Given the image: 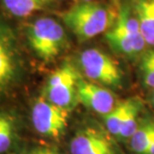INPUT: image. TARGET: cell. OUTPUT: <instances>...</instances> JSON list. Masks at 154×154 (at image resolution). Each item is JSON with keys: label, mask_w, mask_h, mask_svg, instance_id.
I'll list each match as a JSON object with an SVG mask.
<instances>
[{"label": "cell", "mask_w": 154, "mask_h": 154, "mask_svg": "<svg viewBox=\"0 0 154 154\" xmlns=\"http://www.w3.org/2000/svg\"><path fill=\"white\" fill-rule=\"evenodd\" d=\"M116 14L106 4L82 1L61 13V17L79 41H86L108 31L115 22Z\"/></svg>", "instance_id": "cell-1"}, {"label": "cell", "mask_w": 154, "mask_h": 154, "mask_svg": "<svg viewBox=\"0 0 154 154\" xmlns=\"http://www.w3.org/2000/svg\"><path fill=\"white\" fill-rule=\"evenodd\" d=\"M149 100H150V103H151V105L154 107V89L152 90L151 94H150V97H149Z\"/></svg>", "instance_id": "cell-19"}, {"label": "cell", "mask_w": 154, "mask_h": 154, "mask_svg": "<svg viewBox=\"0 0 154 154\" xmlns=\"http://www.w3.org/2000/svg\"><path fill=\"white\" fill-rule=\"evenodd\" d=\"M146 154H154V136L152 138L151 144H150V146H149V148H148V151H147Z\"/></svg>", "instance_id": "cell-18"}, {"label": "cell", "mask_w": 154, "mask_h": 154, "mask_svg": "<svg viewBox=\"0 0 154 154\" xmlns=\"http://www.w3.org/2000/svg\"><path fill=\"white\" fill-rule=\"evenodd\" d=\"M139 70L143 85L154 89V49L143 52Z\"/></svg>", "instance_id": "cell-16"}, {"label": "cell", "mask_w": 154, "mask_h": 154, "mask_svg": "<svg viewBox=\"0 0 154 154\" xmlns=\"http://www.w3.org/2000/svg\"><path fill=\"white\" fill-rule=\"evenodd\" d=\"M69 110L51 103L45 97L36 99L31 110L33 127L39 134L57 139L68 125Z\"/></svg>", "instance_id": "cell-6"}, {"label": "cell", "mask_w": 154, "mask_h": 154, "mask_svg": "<svg viewBox=\"0 0 154 154\" xmlns=\"http://www.w3.org/2000/svg\"><path fill=\"white\" fill-rule=\"evenodd\" d=\"M78 101L97 114L105 116L117 104L116 97L111 90L95 83L86 81L81 76L77 83Z\"/></svg>", "instance_id": "cell-8"}, {"label": "cell", "mask_w": 154, "mask_h": 154, "mask_svg": "<svg viewBox=\"0 0 154 154\" xmlns=\"http://www.w3.org/2000/svg\"><path fill=\"white\" fill-rule=\"evenodd\" d=\"M79 73L74 65L64 62L48 78L44 89V97L51 103L69 111L78 102L77 83Z\"/></svg>", "instance_id": "cell-5"}, {"label": "cell", "mask_w": 154, "mask_h": 154, "mask_svg": "<svg viewBox=\"0 0 154 154\" xmlns=\"http://www.w3.org/2000/svg\"><path fill=\"white\" fill-rule=\"evenodd\" d=\"M70 154H117L110 138L94 127L79 130L69 144Z\"/></svg>", "instance_id": "cell-9"}, {"label": "cell", "mask_w": 154, "mask_h": 154, "mask_svg": "<svg viewBox=\"0 0 154 154\" xmlns=\"http://www.w3.org/2000/svg\"><path fill=\"white\" fill-rule=\"evenodd\" d=\"M84 75L105 87L120 88L123 85V71L118 63L99 49L84 50L79 56Z\"/></svg>", "instance_id": "cell-4"}, {"label": "cell", "mask_w": 154, "mask_h": 154, "mask_svg": "<svg viewBox=\"0 0 154 154\" xmlns=\"http://www.w3.org/2000/svg\"><path fill=\"white\" fill-rule=\"evenodd\" d=\"M142 109V102L137 97L128 98V108L122 121L118 139L127 140L136 131L138 127V116Z\"/></svg>", "instance_id": "cell-11"}, {"label": "cell", "mask_w": 154, "mask_h": 154, "mask_svg": "<svg viewBox=\"0 0 154 154\" xmlns=\"http://www.w3.org/2000/svg\"><path fill=\"white\" fill-rule=\"evenodd\" d=\"M26 35L33 51L44 61L54 60L67 45V35L63 26L49 17L38 18L30 23Z\"/></svg>", "instance_id": "cell-3"}, {"label": "cell", "mask_w": 154, "mask_h": 154, "mask_svg": "<svg viewBox=\"0 0 154 154\" xmlns=\"http://www.w3.org/2000/svg\"><path fill=\"white\" fill-rule=\"evenodd\" d=\"M50 0H3L9 13L16 17H25L41 10Z\"/></svg>", "instance_id": "cell-13"}, {"label": "cell", "mask_w": 154, "mask_h": 154, "mask_svg": "<svg viewBox=\"0 0 154 154\" xmlns=\"http://www.w3.org/2000/svg\"><path fill=\"white\" fill-rule=\"evenodd\" d=\"M83 1H93V0H83Z\"/></svg>", "instance_id": "cell-20"}, {"label": "cell", "mask_w": 154, "mask_h": 154, "mask_svg": "<svg viewBox=\"0 0 154 154\" xmlns=\"http://www.w3.org/2000/svg\"><path fill=\"white\" fill-rule=\"evenodd\" d=\"M18 67L17 45L13 31L0 21V91L14 81Z\"/></svg>", "instance_id": "cell-7"}, {"label": "cell", "mask_w": 154, "mask_h": 154, "mask_svg": "<svg viewBox=\"0 0 154 154\" xmlns=\"http://www.w3.org/2000/svg\"><path fill=\"white\" fill-rule=\"evenodd\" d=\"M29 154H60L57 150L53 148H49V147H40L32 150Z\"/></svg>", "instance_id": "cell-17"}, {"label": "cell", "mask_w": 154, "mask_h": 154, "mask_svg": "<svg viewBox=\"0 0 154 154\" xmlns=\"http://www.w3.org/2000/svg\"><path fill=\"white\" fill-rule=\"evenodd\" d=\"M104 37L116 53L128 58L143 54L147 45L141 34L133 7L127 3L118 6L115 22L105 32Z\"/></svg>", "instance_id": "cell-2"}, {"label": "cell", "mask_w": 154, "mask_h": 154, "mask_svg": "<svg viewBox=\"0 0 154 154\" xmlns=\"http://www.w3.org/2000/svg\"><path fill=\"white\" fill-rule=\"evenodd\" d=\"M132 7L146 44L154 47V0H134Z\"/></svg>", "instance_id": "cell-10"}, {"label": "cell", "mask_w": 154, "mask_h": 154, "mask_svg": "<svg viewBox=\"0 0 154 154\" xmlns=\"http://www.w3.org/2000/svg\"><path fill=\"white\" fill-rule=\"evenodd\" d=\"M16 125L15 118L9 113H0V154L8 151L13 143Z\"/></svg>", "instance_id": "cell-14"}, {"label": "cell", "mask_w": 154, "mask_h": 154, "mask_svg": "<svg viewBox=\"0 0 154 154\" xmlns=\"http://www.w3.org/2000/svg\"><path fill=\"white\" fill-rule=\"evenodd\" d=\"M127 108H128V98L125 100L120 101V102H117L114 108L108 114L104 116V122H105L106 129L111 136L118 138L120 127H121L122 121L124 119Z\"/></svg>", "instance_id": "cell-15"}, {"label": "cell", "mask_w": 154, "mask_h": 154, "mask_svg": "<svg viewBox=\"0 0 154 154\" xmlns=\"http://www.w3.org/2000/svg\"><path fill=\"white\" fill-rule=\"evenodd\" d=\"M154 136V122L144 121L138 125L130 137L131 150L136 154H146Z\"/></svg>", "instance_id": "cell-12"}]
</instances>
